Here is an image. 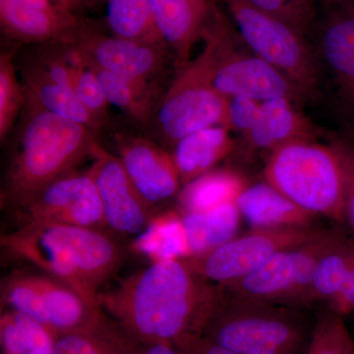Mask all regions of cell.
<instances>
[{"label": "cell", "instance_id": "83f0119b", "mask_svg": "<svg viewBox=\"0 0 354 354\" xmlns=\"http://www.w3.org/2000/svg\"><path fill=\"white\" fill-rule=\"evenodd\" d=\"M3 354H55L57 335L32 317L6 309L0 318Z\"/></svg>", "mask_w": 354, "mask_h": 354}, {"label": "cell", "instance_id": "f1b7e54d", "mask_svg": "<svg viewBox=\"0 0 354 354\" xmlns=\"http://www.w3.org/2000/svg\"><path fill=\"white\" fill-rule=\"evenodd\" d=\"M354 262V243L344 237L317 263L297 305L330 301L339 292Z\"/></svg>", "mask_w": 354, "mask_h": 354}, {"label": "cell", "instance_id": "f546056e", "mask_svg": "<svg viewBox=\"0 0 354 354\" xmlns=\"http://www.w3.org/2000/svg\"><path fill=\"white\" fill-rule=\"evenodd\" d=\"M106 24L111 36L130 41L160 43L153 0H106Z\"/></svg>", "mask_w": 354, "mask_h": 354}, {"label": "cell", "instance_id": "f35d334b", "mask_svg": "<svg viewBox=\"0 0 354 354\" xmlns=\"http://www.w3.org/2000/svg\"><path fill=\"white\" fill-rule=\"evenodd\" d=\"M335 314L346 315L354 312V262L339 292L329 302Z\"/></svg>", "mask_w": 354, "mask_h": 354}, {"label": "cell", "instance_id": "74e56055", "mask_svg": "<svg viewBox=\"0 0 354 354\" xmlns=\"http://www.w3.org/2000/svg\"><path fill=\"white\" fill-rule=\"evenodd\" d=\"M174 346L180 354H239L200 335H187Z\"/></svg>", "mask_w": 354, "mask_h": 354}, {"label": "cell", "instance_id": "9a60e30c", "mask_svg": "<svg viewBox=\"0 0 354 354\" xmlns=\"http://www.w3.org/2000/svg\"><path fill=\"white\" fill-rule=\"evenodd\" d=\"M83 24L53 0H0L2 32L19 43L72 44Z\"/></svg>", "mask_w": 354, "mask_h": 354}, {"label": "cell", "instance_id": "8fae6325", "mask_svg": "<svg viewBox=\"0 0 354 354\" xmlns=\"http://www.w3.org/2000/svg\"><path fill=\"white\" fill-rule=\"evenodd\" d=\"M72 44L90 64L148 85L160 86L169 58H174L165 41L149 43L106 36L85 23Z\"/></svg>", "mask_w": 354, "mask_h": 354}, {"label": "cell", "instance_id": "d6a6232c", "mask_svg": "<svg viewBox=\"0 0 354 354\" xmlns=\"http://www.w3.org/2000/svg\"><path fill=\"white\" fill-rule=\"evenodd\" d=\"M1 304L48 327V317L38 286L32 283L26 270L13 272L1 283Z\"/></svg>", "mask_w": 354, "mask_h": 354}, {"label": "cell", "instance_id": "ba28073f", "mask_svg": "<svg viewBox=\"0 0 354 354\" xmlns=\"http://www.w3.org/2000/svg\"><path fill=\"white\" fill-rule=\"evenodd\" d=\"M344 239L335 230H322L301 245L274 254L252 274L220 286L230 297L248 301L297 306L319 260Z\"/></svg>", "mask_w": 354, "mask_h": 354}, {"label": "cell", "instance_id": "7a4b0ae2", "mask_svg": "<svg viewBox=\"0 0 354 354\" xmlns=\"http://www.w3.org/2000/svg\"><path fill=\"white\" fill-rule=\"evenodd\" d=\"M9 259L64 281L90 304L122 263L120 245L100 228L26 223L0 237Z\"/></svg>", "mask_w": 354, "mask_h": 354}, {"label": "cell", "instance_id": "ac0fdd59", "mask_svg": "<svg viewBox=\"0 0 354 354\" xmlns=\"http://www.w3.org/2000/svg\"><path fill=\"white\" fill-rule=\"evenodd\" d=\"M26 272L41 291L48 329L57 337L92 327L106 315L101 306L90 304L64 281L37 270Z\"/></svg>", "mask_w": 354, "mask_h": 354}, {"label": "cell", "instance_id": "484cf974", "mask_svg": "<svg viewBox=\"0 0 354 354\" xmlns=\"http://www.w3.org/2000/svg\"><path fill=\"white\" fill-rule=\"evenodd\" d=\"M132 249L152 263L189 257L183 215L174 211L156 214L144 232L137 235Z\"/></svg>", "mask_w": 354, "mask_h": 354}, {"label": "cell", "instance_id": "5bb4252c", "mask_svg": "<svg viewBox=\"0 0 354 354\" xmlns=\"http://www.w3.org/2000/svg\"><path fill=\"white\" fill-rule=\"evenodd\" d=\"M316 24L315 51L337 88L344 111L354 118V2L330 0Z\"/></svg>", "mask_w": 354, "mask_h": 354}, {"label": "cell", "instance_id": "ffe728a7", "mask_svg": "<svg viewBox=\"0 0 354 354\" xmlns=\"http://www.w3.org/2000/svg\"><path fill=\"white\" fill-rule=\"evenodd\" d=\"M234 141L230 130L216 125L189 133L174 146L172 160L181 184L212 171L214 165L232 152Z\"/></svg>", "mask_w": 354, "mask_h": 354}, {"label": "cell", "instance_id": "7c38bea8", "mask_svg": "<svg viewBox=\"0 0 354 354\" xmlns=\"http://www.w3.org/2000/svg\"><path fill=\"white\" fill-rule=\"evenodd\" d=\"M239 32H232L214 74V87L225 97H245L264 102L285 97L299 104L306 95L297 84L264 59L239 50Z\"/></svg>", "mask_w": 354, "mask_h": 354}, {"label": "cell", "instance_id": "836d02e7", "mask_svg": "<svg viewBox=\"0 0 354 354\" xmlns=\"http://www.w3.org/2000/svg\"><path fill=\"white\" fill-rule=\"evenodd\" d=\"M306 354H354V342L341 315L321 316L312 330Z\"/></svg>", "mask_w": 354, "mask_h": 354}, {"label": "cell", "instance_id": "60d3db41", "mask_svg": "<svg viewBox=\"0 0 354 354\" xmlns=\"http://www.w3.org/2000/svg\"><path fill=\"white\" fill-rule=\"evenodd\" d=\"M53 1L74 14L79 9L82 8L84 4H85V0H53Z\"/></svg>", "mask_w": 354, "mask_h": 354}, {"label": "cell", "instance_id": "277c9868", "mask_svg": "<svg viewBox=\"0 0 354 354\" xmlns=\"http://www.w3.org/2000/svg\"><path fill=\"white\" fill-rule=\"evenodd\" d=\"M230 23L218 11L203 38L201 53L177 68L165 91L153 122L167 145L174 147L185 135L203 128L225 127L228 97L216 90L213 80L225 44L234 31Z\"/></svg>", "mask_w": 354, "mask_h": 354}, {"label": "cell", "instance_id": "4dcf8cb0", "mask_svg": "<svg viewBox=\"0 0 354 354\" xmlns=\"http://www.w3.org/2000/svg\"><path fill=\"white\" fill-rule=\"evenodd\" d=\"M67 57L73 76V91L86 109L104 125L111 104L104 97L94 69L72 44H66Z\"/></svg>", "mask_w": 354, "mask_h": 354}, {"label": "cell", "instance_id": "ab89813d", "mask_svg": "<svg viewBox=\"0 0 354 354\" xmlns=\"http://www.w3.org/2000/svg\"><path fill=\"white\" fill-rule=\"evenodd\" d=\"M139 354H180L174 344H142Z\"/></svg>", "mask_w": 354, "mask_h": 354}, {"label": "cell", "instance_id": "30bf717a", "mask_svg": "<svg viewBox=\"0 0 354 354\" xmlns=\"http://www.w3.org/2000/svg\"><path fill=\"white\" fill-rule=\"evenodd\" d=\"M14 213L18 225L60 223L100 230L106 227L101 196L90 169L75 171L53 181Z\"/></svg>", "mask_w": 354, "mask_h": 354}, {"label": "cell", "instance_id": "9c48e42d", "mask_svg": "<svg viewBox=\"0 0 354 354\" xmlns=\"http://www.w3.org/2000/svg\"><path fill=\"white\" fill-rule=\"evenodd\" d=\"M322 230L309 227L254 228L206 255L187 258L194 271L223 286L252 274L274 254L311 241Z\"/></svg>", "mask_w": 354, "mask_h": 354}, {"label": "cell", "instance_id": "d6986e66", "mask_svg": "<svg viewBox=\"0 0 354 354\" xmlns=\"http://www.w3.org/2000/svg\"><path fill=\"white\" fill-rule=\"evenodd\" d=\"M244 218L254 228L309 227L314 215L298 207L268 183L246 186L235 201Z\"/></svg>", "mask_w": 354, "mask_h": 354}, {"label": "cell", "instance_id": "e0dca14e", "mask_svg": "<svg viewBox=\"0 0 354 354\" xmlns=\"http://www.w3.org/2000/svg\"><path fill=\"white\" fill-rule=\"evenodd\" d=\"M158 34L171 50L176 69L190 60L218 9L216 0H153Z\"/></svg>", "mask_w": 354, "mask_h": 354}, {"label": "cell", "instance_id": "8992f818", "mask_svg": "<svg viewBox=\"0 0 354 354\" xmlns=\"http://www.w3.org/2000/svg\"><path fill=\"white\" fill-rule=\"evenodd\" d=\"M264 174L268 183L312 215L344 221V176L332 146L314 139L288 142L271 151Z\"/></svg>", "mask_w": 354, "mask_h": 354}, {"label": "cell", "instance_id": "7402d4cb", "mask_svg": "<svg viewBox=\"0 0 354 354\" xmlns=\"http://www.w3.org/2000/svg\"><path fill=\"white\" fill-rule=\"evenodd\" d=\"M297 106L285 97L261 102L259 120L246 136L249 143L272 151L295 140L314 139L313 127Z\"/></svg>", "mask_w": 354, "mask_h": 354}, {"label": "cell", "instance_id": "d4e9b609", "mask_svg": "<svg viewBox=\"0 0 354 354\" xmlns=\"http://www.w3.org/2000/svg\"><path fill=\"white\" fill-rule=\"evenodd\" d=\"M141 346L106 313L92 327L57 337L55 354H139Z\"/></svg>", "mask_w": 354, "mask_h": 354}, {"label": "cell", "instance_id": "52a82bcc", "mask_svg": "<svg viewBox=\"0 0 354 354\" xmlns=\"http://www.w3.org/2000/svg\"><path fill=\"white\" fill-rule=\"evenodd\" d=\"M243 43L304 91L315 97L320 87L321 66L315 48L305 32L243 0H223Z\"/></svg>", "mask_w": 354, "mask_h": 354}, {"label": "cell", "instance_id": "2e32d148", "mask_svg": "<svg viewBox=\"0 0 354 354\" xmlns=\"http://www.w3.org/2000/svg\"><path fill=\"white\" fill-rule=\"evenodd\" d=\"M115 142L118 157L147 202L155 207L178 194L181 181L171 155L145 137L118 134Z\"/></svg>", "mask_w": 354, "mask_h": 354}, {"label": "cell", "instance_id": "8d00e7d4", "mask_svg": "<svg viewBox=\"0 0 354 354\" xmlns=\"http://www.w3.org/2000/svg\"><path fill=\"white\" fill-rule=\"evenodd\" d=\"M334 148L341 162L344 188V221L354 232V143L346 139H335Z\"/></svg>", "mask_w": 354, "mask_h": 354}, {"label": "cell", "instance_id": "b9f144b4", "mask_svg": "<svg viewBox=\"0 0 354 354\" xmlns=\"http://www.w3.org/2000/svg\"><path fill=\"white\" fill-rule=\"evenodd\" d=\"M314 1H315L317 4L322 3L323 6V4L328 3L330 0H314Z\"/></svg>", "mask_w": 354, "mask_h": 354}, {"label": "cell", "instance_id": "3957f363", "mask_svg": "<svg viewBox=\"0 0 354 354\" xmlns=\"http://www.w3.org/2000/svg\"><path fill=\"white\" fill-rule=\"evenodd\" d=\"M92 129L26 101L24 118L2 188V206L21 208L53 181L76 171L99 145Z\"/></svg>", "mask_w": 354, "mask_h": 354}, {"label": "cell", "instance_id": "1f68e13d", "mask_svg": "<svg viewBox=\"0 0 354 354\" xmlns=\"http://www.w3.org/2000/svg\"><path fill=\"white\" fill-rule=\"evenodd\" d=\"M13 51L0 55V140L6 141L20 111L24 108L26 92L17 75Z\"/></svg>", "mask_w": 354, "mask_h": 354}, {"label": "cell", "instance_id": "cb8c5ba5", "mask_svg": "<svg viewBox=\"0 0 354 354\" xmlns=\"http://www.w3.org/2000/svg\"><path fill=\"white\" fill-rule=\"evenodd\" d=\"M87 62L94 69L104 97L111 106L120 109L127 118L141 127L153 124L164 95L160 94V86L136 82Z\"/></svg>", "mask_w": 354, "mask_h": 354}, {"label": "cell", "instance_id": "44dd1931", "mask_svg": "<svg viewBox=\"0 0 354 354\" xmlns=\"http://www.w3.org/2000/svg\"><path fill=\"white\" fill-rule=\"evenodd\" d=\"M26 101L50 113L81 123L99 134L104 124L86 109L74 93L53 80L34 60L21 67Z\"/></svg>", "mask_w": 354, "mask_h": 354}, {"label": "cell", "instance_id": "7bdbcfd3", "mask_svg": "<svg viewBox=\"0 0 354 354\" xmlns=\"http://www.w3.org/2000/svg\"><path fill=\"white\" fill-rule=\"evenodd\" d=\"M102 1H106V0H85L86 2H102Z\"/></svg>", "mask_w": 354, "mask_h": 354}, {"label": "cell", "instance_id": "603a6c76", "mask_svg": "<svg viewBox=\"0 0 354 354\" xmlns=\"http://www.w3.org/2000/svg\"><path fill=\"white\" fill-rule=\"evenodd\" d=\"M236 203L230 202L209 211L183 214L189 257L206 255L236 237L241 221Z\"/></svg>", "mask_w": 354, "mask_h": 354}, {"label": "cell", "instance_id": "5b68a950", "mask_svg": "<svg viewBox=\"0 0 354 354\" xmlns=\"http://www.w3.org/2000/svg\"><path fill=\"white\" fill-rule=\"evenodd\" d=\"M218 288L200 335L239 354L306 353L308 335L297 311L239 299Z\"/></svg>", "mask_w": 354, "mask_h": 354}, {"label": "cell", "instance_id": "6da1fadb", "mask_svg": "<svg viewBox=\"0 0 354 354\" xmlns=\"http://www.w3.org/2000/svg\"><path fill=\"white\" fill-rule=\"evenodd\" d=\"M218 295L187 258L152 263L100 292L104 312L140 344H171L199 335Z\"/></svg>", "mask_w": 354, "mask_h": 354}, {"label": "cell", "instance_id": "d590c367", "mask_svg": "<svg viewBox=\"0 0 354 354\" xmlns=\"http://www.w3.org/2000/svg\"><path fill=\"white\" fill-rule=\"evenodd\" d=\"M261 102L245 97H228L225 127L247 136L259 120Z\"/></svg>", "mask_w": 354, "mask_h": 354}, {"label": "cell", "instance_id": "4fadbf2b", "mask_svg": "<svg viewBox=\"0 0 354 354\" xmlns=\"http://www.w3.org/2000/svg\"><path fill=\"white\" fill-rule=\"evenodd\" d=\"M93 158L90 171L101 196L106 227L139 235L156 215L155 207L140 194L118 156L99 144Z\"/></svg>", "mask_w": 354, "mask_h": 354}, {"label": "cell", "instance_id": "4316f807", "mask_svg": "<svg viewBox=\"0 0 354 354\" xmlns=\"http://www.w3.org/2000/svg\"><path fill=\"white\" fill-rule=\"evenodd\" d=\"M245 187V180L234 171H209L184 185L178 193L179 205L183 214L209 211L236 201Z\"/></svg>", "mask_w": 354, "mask_h": 354}, {"label": "cell", "instance_id": "ee69618b", "mask_svg": "<svg viewBox=\"0 0 354 354\" xmlns=\"http://www.w3.org/2000/svg\"><path fill=\"white\" fill-rule=\"evenodd\" d=\"M353 1L354 2V0H353Z\"/></svg>", "mask_w": 354, "mask_h": 354}, {"label": "cell", "instance_id": "e575fe53", "mask_svg": "<svg viewBox=\"0 0 354 354\" xmlns=\"http://www.w3.org/2000/svg\"><path fill=\"white\" fill-rule=\"evenodd\" d=\"M260 10L265 11L295 26L306 34L317 17L314 0H243Z\"/></svg>", "mask_w": 354, "mask_h": 354}]
</instances>
